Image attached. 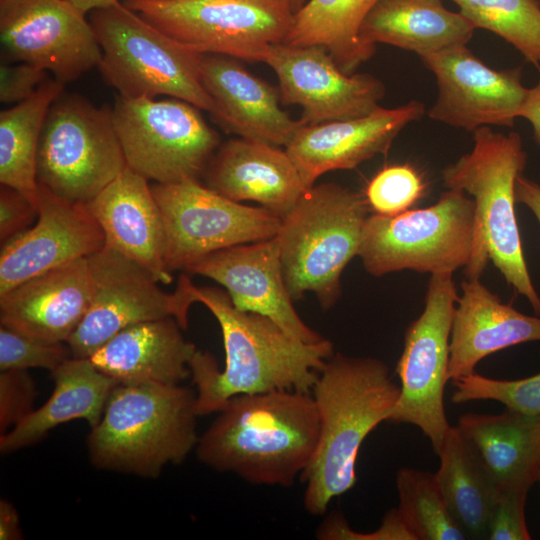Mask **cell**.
I'll return each mask as SVG.
<instances>
[{"label":"cell","instance_id":"1","mask_svg":"<svg viewBox=\"0 0 540 540\" xmlns=\"http://www.w3.org/2000/svg\"><path fill=\"white\" fill-rule=\"evenodd\" d=\"M192 293L195 303L206 306L218 321L225 350L221 370L212 354L198 349L189 362L198 417L217 413L238 395L311 393L319 371L334 354L329 340L294 339L270 318L236 308L224 290L193 284Z\"/></svg>","mask_w":540,"mask_h":540},{"label":"cell","instance_id":"2","mask_svg":"<svg viewBox=\"0 0 540 540\" xmlns=\"http://www.w3.org/2000/svg\"><path fill=\"white\" fill-rule=\"evenodd\" d=\"M217 413L195 447L211 469L255 485L289 487L311 463L320 432L311 393L238 395Z\"/></svg>","mask_w":540,"mask_h":540},{"label":"cell","instance_id":"3","mask_svg":"<svg viewBox=\"0 0 540 540\" xmlns=\"http://www.w3.org/2000/svg\"><path fill=\"white\" fill-rule=\"evenodd\" d=\"M311 394L320 432L311 463L301 474L304 508L323 515L332 501L357 481L360 447L395 407L400 386L377 358L334 353L319 371Z\"/></svg>","mask_w":540,"mask_h":540},{"label":"cell","instance_id":"4","mask_svg":"<svg viewBox=\"0 0 540 540\" xmlns=\"http://www.w3.org/2000/svg\"><path fill=\"white\" fill-rule=\"evenodd\" d=\"M473 150L442 171L448 189L465 192L475 203V241L466 278H479L492 260L506 282L540 317V297L531 281L515 215V185L527 161L521 136L480 127Z\"/></svg>","mask_w":540,"mask_h":540},{"label":"cell","instance_id":"5","mask_svg":"<svg viewBox=\"0 0 540 540\" xmlns=\"http://www.w3.org/2000/svg\"><path fill=\"white\" fill-rule=\"evenodd\" d=\"M196 392L181 384L117 383L87 436L92 464L156 478L195 450Z\"/></svg>","mask_w":540,"mask_h":540},{"label":"cell","instance_id":"6","mask_svg":"<svg viewBox=\"0 0 540 540\" xmlns=\"http://www.w3.org/2000/svg\"><path fill=\"white\" fill-rule=\"evenodd\" d=\"M370 208L365 195L335 183L307 189L281 218L276 238L293 300L313 292L324 310L341 295V274L358 256Z\"/></svg>","mask_w":540,"mask_h":540},{"label":"cell","instance_id":"7","mask_svg":"<svg viewBox=\"0 0 540 540\" xmlns=\"http://www.w3.org/2000/svg\"><path fill=\"white\" fill-rule=\"evenodd\" d=\"M89 21L102 50L97 68L120 96L167 95L215 112L201 79L204 54L167 35L124 3L92 10Z\"/></svg>","mask_w":540,"mask_h":540},{"label":"cell","instance_id":"8","mask_svg":"<svg viewBox=\"0 0 540 540\" xmlns=\"http://www.w3.org/2000/svg\"><path fill=\"white\" fill-rule=\"evenodd\" d=\"M475 230L474 200L448 189L427 208L369 215L358 256L373 276L402 270L453 273L470 262Z\"/></svg>","mask_w":540,"mask_h":540},{"label":"cell","instance_id":"9","mask_svg":"<svg viewBox=\"0 0 540 540\" xmlns=\"http://www.w3.org/2000/svg\"><path fill=\"white\" fill-rule=\"evenodd\" d=\"M126 167L112 109L62 93L43 127L38 183L63 199L88 203Z\"/></svg>","mask_w":540,"mask_h":540},{"label":"cell","instance_id":"10","mask_svg":"<svg viewBox=\"0 0 540 540\" xmlns=\"http://www.w3.org/2000/svg\"><path fill=\"white\" fill-rule=\"evenodd\" d=\"M112 115L127 167L158 184L198 180L219 147L198 108L177 98L119 95Z\"/></svg>","mask_w":540,"mask_h":540},{"label":"cell","instance_id":"11","mask_svg":"<svg viewBox=\"0 0 540 540\" xmlns=\"http://www.w3.org/2000/svg\"><path fill=\"white\" fill-rule=\"evenodd\" d=\"M152 25L204 54L264 62L293 13L280 0H125Z\"/></svg>","mask_w":540,"mask_h":540},{"label":"cell","instance_id":"12","mask_svg":"<svg viewBox=\"0 0 540 540\" xmlns=\"http://www.w3.org/2000/svg\"><path fill=\"white\" fill-rule=\"evenodd\" d=\"M453 273L431 274L421 315L406 330L396 365L400 395L388 420L417 426L437 455L450 428L444 388L449 380L450 336L458 295Z\"/></svg>","mask_w":540,"mask_h":540},{"label":"cell","instance_id":"13","mask_svg":"<svg viewBox=\"0 0 540 540\" xmlns=\"http://www.w3.org/2000/svg\"><path fill=\"white\" fill-rule=\"evenodd\" d=\"M88 261L93 296L66 342L72 357L89 358L117 333L142 322L171 317L187 328L189 308L195 303L188 276L182 274L168 293L146 268L107 245Z\"/></svg>","mask_w":540,"mask_h":540},{"label":"cell","instance_id":"14","mask_svg":"<svg viewBox=\"0 0 540 540\" xmlns=\"http://www.w3.org/2000/svg\"><path fill=\"white\" fill-rule=\"evenodd\" d=\"M166 237L167 269L185 270L194 261L228 247L270 239L281 218L264 207L231 200L198 180L151 185Z\"/></svg>","mask_w":540,"mask_h":540},{"label":"cell","instance_id":"15","mask_svg":"<svg viewBox=\"0 0 540 540\" xmlns=\"http://www.w3.org/2000/svg\"><path fill=\"white\" fill-rule=\"evenodd\" d=\"M4 55L66 84L98 67L102 50L85 13L69 0H0Z\"/></svg>","mask_w":540,"mask_h":540},{"label":"cell","instance_id":"16","mask_svg":"<svg viewBox=\"0 0 540 540\" xmlns=\"http://www.w3.org/2000/svg\"><path fill=\"white\" fill-rule=\"evenodd\" d=\"M435 75L438 96L428 116L474 132L488 125L512 127L527 94L522 68L495 70L466 45L420 56Z\"/></svg>","mask_w":540,"mask_h":540},{"label":"cell","instance_id":"17","mask_svg":"<svg viewBox=\"0 0 540 540\" xmlns=\"http://www.w3.org/2000/svg\"><path fill=\"white\" fill-rule=\"evenodd\" d=\"M264 63L277 75L282 102L301 106L306 125L367 116L385 94L380 80L346 74L322 46L273 44Z\"/></svg>","mask_w":540,"mask_h":540},{"label":"cell","instance_id":"18","mask_svg":"<svg viewBox=\"0 0 540 540\" xmlns=\"http://www.w3.org/2000/svg\"><path fill=\"white\" fill-rule=\"evenodd\" d=\"M37 209L33 226L1 244L0 296L105 246L104 233L86 203L63 199L39 184Z\"/></svg>","mask_w":540,"mask_h":540},{"label":"cell","instance_id":"19","mask_svg":"<svg viewBox=\"0 0 540 540\" xmlns=\"http://www.w3.org/2000/svg\"><path fill=\"white\" fill-rule=\"evenodd\" d=\"M184 271L216 281L236 308L270 318L294 339L304 343L325 339L301 319L293 306L276 236L212 252Z\"/></svg>","mask_w":540,"mask_h":540},{"label":"cell","instance_id":"20","mask_svg":"<svg viewBox=\"0 0 540 540\" xmlns=\"http://www.w3.org/2000/svg\"><path fill=\"white\" fill-rule=\"evenodd\" d=\"M424 112V104L413 100L360 118L303 125L285 150L310 188L329 171L353 169L386 154L401 130Z\"/></svg>","mask_w":540,"mask_h":540},{"label":"cell","instance_id":"21","mask_svg":"<svg viewBox=\"0 0 540 540\" xmlns=\"http://www.w3.org/2000/svg\"><path fill=\"white\" fill-rule=\"evenodd\" d=\"M202 176L213 191L257 202L280 218L309 189L286 150L242 137L219 146Z\"/></svg>","mask_w":540,"mask_h":540},{"label":"cell","instance_id":"22","mask_svg":"<svg viewBox=\"0 0 540 540\" xmlns=\"http://www.w3.org/2000/svg\"><path fill=\"white\" fill-rule=\"evenodd\" d=\"M86 205L104 233L105 245L146 268L158 282H172L165 262L164 223L146 178L126 167Z\"/></svg>","mask_w":540,"mask_h":540},{"label":"cell","instance_id":"23","mask_svg":"<svg viewBox=\"0 0 540 540\" xmlns=\"http://www.w3.org/2000/svg\"><path fill=\"white\" fill-rule=\"evenodd\" d=\"M93 296L88 257L39 274L0 296V322L39 338L67 342Z\"/></svg>","mask_w":540,"mask_h":540},{"label":"cell","instance_id":"24","mask_svg":"<svg viewBox=\"0 0 540 540\" xmlns=\"http://www.w3.org/2000/svg\"><path fill=\"white\" fill-rule=\"evenodd\" d=\"M201 79L215 103L212 115L239 137L286 147L306 125L280 108L272 86L232 57L203 56Z\"/></svg>","mask_w":540,"mask_h":540},{"label":"cell","instance_id":"25","mask_svg":"<svg viewBox=\"0 0 540 540\" xmlns=\"http://www.w3.org/2000/svg\"><path fill=\"white\" fill-rule=\"evenodd\" d=\"M455 306L448 378L469 375L486 356L517 344L540 340V317L525 315L487 289L479 278L461 283Z\"/></svg>","mask_w":540,"mask_h":540},{"label":"cell","instance_id":"26","mask_svg":"<svg viewBox=\"0 0 540 540\" xmlns=\"http://www.w3.org/2000/svg\"><path fill=\"white\" fill-rule=\"evenodd\" d=\"M174 318L130 326L108 340L89 359L117 383L180 384L191 375L196 351Z\"/></svg>","mask_w":540,"mask_h":540},{"label":"cell","instance_id":"27","mask_svg":"<svg viewBox=\"0 0 540 540\" xmlns=\"http://www.w3.org/2000/svg\"><path fill=\"white\" fill-rule=\"evenodd\" d=\"M54 389L48 400L12 429L0 435L2 453L36 444L55 427L86 420L95 427L117 382L98 370L89 358L70 357L51 371Z\"/></svg>","mask_w":540,"mask_h":540},{"label":"cell","instance_id":"28","mask_svg":"<svg viewBox=\"0 0 540 540\" xmlns=\"http://www.w3.org/2000/svg\"><path fill=\"white\" fill-rule=\"evenodd\" d=\"M457 426L500 491L529 492L540 467V416L509 409L500 414L465 413Z\"/></svg>","mask_w":540,"mask_h":540},{"label":"cell","instance_id":"29","mask_svg":"<svg viewBox=\"0 0 540 540\" xmlns=\"http://www.w3.org/2000/svg\"><path fill=\"white\" fill-rule=\"evenodd\" d=\"M475 29L442 0H379L364 19L360 37L368 45L385 43L421 56L466 45Z\"/></svg>","mask_w":540,"mask_h":540},{"label":"cell","instance_id":"30","mask_svg":"<svg viewBox=\"0 0 540 540\" xmlns=\"http://www.w3.org/2000/svg\"><path fill=\"white\" fill-rule=\"evenodd\" d=\"M437 456L435 477L454 520L467 539H487L497 483L457 425L450 426Z\"/></svg>","mask_w":540,"mask_h":540},{"label":"cell","instance_id":"31","mask_svg":"<svg viewBox=\"0 0 540 540\" xmlns=\"http://www.w3.org/2000/svg\"><path fill=\"white\" fill-rule=\"evenodd\" d=\"M379 0H309L292 16L282 43L322 46L346 74L374 53L360 37L361 25Z\"/></svg>","mask_w":540,"mask_h":540},{"label":"cell","instance_id":"32","mask_svg":"<svg viewBox=\"0 0 540 540\" xmlns=\"http://www.w3.org/2000/svg\"><path fill=\"white\" fill-rule=\"evenodd\" d=\"M65 84L47 78L28 99L0 113V182L39 201L37 158L47 114Z\"/></svg>","mask_w":540,"mask_h":540},{"label":"cell","instance_id":"33","mask_svg":"<svg viewBox=\"0 0 540 540\" xmlns=\"http://www.w3.org/2000/svg\"><path fill=\"white\" fill-rule=\"evenodd\" d=\"M398 511L416 540H465L441 492L435 473L401 468L396 474Z\"/></svg>","mask_w":540,"mask_h":540},{"label":"cell","instance_id":"34","mask_svg":"<svg viewBox=\"0 0 540 540\" xmlns=\"http://www.w3.org/2000/svg\"><path fill=\"white\" fill-rule=\"evenodd\" d=\"M475 28L489 30L540 67L539 0H453Z\"/></svg>","mask_w":540,"mask_h":540},{"label":"cell","instance_id":"35","mask_svg":"<svg viewBox=\"0 0 540 540\" xmlns=\"http://www.w3.org/2000/svg\"><path fill=\"white\" fill-rule=\"evenodd\" d=\"M454 403L494 400L506 409L531 416H540V373L517 380H499L475 372L453 381Z\"/></svg>","mask_w":540,"mask_h":540},{"label":"cell","instance_id":"36","mask_svg":"<svg viewBox=\"0 0 540 540\" xmlns=\"http://www.w3.org/2000/svg\"><path fill=\"white\" fill-rule=\"evenodd\" d=\"M422 175L409 164L381 169L368 183L365 198L374 214L394 216L409 210L424 194Z\"/></svg>","mask_w":540,"mask_h":540},{"label":"cell","instance_id":"37","mask_svg":"<svg viewBox=\"0 0 540 540\" xmlns=\"http://www.w3.org/2000/svg\"><path fill=\"white\" fill-rule=\"evenodd\" d=\"M66 342L32 336L14 328L0 327V371L42 368L53 371L71 356Z\"/></svg>","mask_w":540,"mask_h":540},{"label":"cell","instance_id":"38","mask_svg":"<svg viewBox=\"0 0 540 540\" xmlns=\"http://www.w3.org/2000/svg\"><path fill=\"white\" fill-rule=\"evenodd\" d=\"M36 385L27 370L0 374V435L12 429L34 409Z\"/></svg>","mask_w":540,"mask_h":540},{"label":"cell","instance_id":"39","mask_svg":"<svg viewBox=\"0 0 540 540\" xmlns=\"http://www.w3.org/2000/svg\"><path fill=\"white\" fill-rule=\"evenodd\" d=\"M527 492L500 491L493 508L487 539L489 540H529L525 506Z\"/></svg>","mask_w":540,"mask_h":540},{"label":"cell","instance_id":"40","mask_svg":"<svg viewBox=\"0 0 540 540\" xmlns=\"http://www.w3.org/2000/svg\"><path fill=\"white\" fill-rule=\"evenodd\" d=\"M48 72L24 62L0 66V101L17 104L31 97L48 78Z\"/></svg>","mask_w":540,"mask_h":540},{"label":"cell","instance_id":"41","mask_svg":"<svg viewBox=\"0 0 540 540\" xmlns=\"http://www.w3.org/2000/svg\"><path fill=\"white\" fill-rule=\"evenodd\" d=\"M38 216L37 207L19 191L1 185L0 241L1 244L28 229Z\"/></svg>","mask_w":540,"mask_h":540},{"label":"cell","instance_id":"42","mask_svg":"<svg viewBox=\"0 0 540 540\" xmlns=\"http://www.w3.org/2000/svg\"><path fill=\"white\" fill-rule=\"evenodd\" d=\"M519 117L531 124L534 139L540 146V74L537 84L527 89L526 97L519 110Z\"/></svg>","mask_w":540,"mask_h":540},{"label":"cell","instance_id":"43","mask_svg":"<svg viewBox=\"0 0 540 540\" xmlns=\"http://www.w3.org/2000/svg\"><path fill=\"white\" fill-rule=\"evenodd\" d=\"M516 202L528 207L540 224V185L519 176L515 185Z\"/></svg>","mask_w":540,"mask_h":540},{"label":"cell","instance_id":"44","mask_svg":"<svg viewBox=\"0 0 540 540\" xmlns=\"http://www.w3.org/2000/svg\"><path fill=\"white\" fill-rule=\"evenodd\" d=\"M0 539H22L19 514L14 505L5 499L0 501Z\"/></svg>","mask_w":540,"mask_h":540},{"label":"cell","instance_id":"45","mask_svg":"<svg viewBox=\"0 0 540 540\" xmlns=\"http://www.w3.org/2000/svg\"><path fill=\"white\" fill-rule=\"evenodd\" d=\"M74 6H76L83 13L91 12L98 8H105L112 6L119 2V0H69Z\"/></svg>","mask_w":540,"mask_h":540},{"label":"cell","instance_id":"46","mask_svg":"<svg viewBox=\"0 0 540 540\" xmlns=\"http://www.w3.org/2000/svg\"><path fill=\"white\" fill-rule=\"evenodd\" d=\"M295 14L305 3V0H280Z\"/></svg>","mask_w":540,"mask_h":540},{"label":"cell","instance_id":"47","mask_svg":"<svg viewBox=\"0 0 540 540\" xmlns=\"http://www.w3.org/2000/svg\"><path fill=\"white\" fill-rule=\"evenodd\" d=\"M537 482L540 484V467H539L538 480H537Z\"/></svg>","mask_w":540,"mask_h":540}]
</instances>
